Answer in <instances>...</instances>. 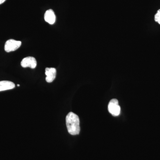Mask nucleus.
Returning <instances> with one entry per match:
<instances>
[{"label": "nucleus", "mask_w": 160, "mask_h": 160, "mask_svg": "<svg viewBox=\"0 0 160 160\" xmlns=\"http://www.w3.org/2000/svg\"><path fill=\"white\" fill-rule=\"evenodd\" d=\"M66 125L69 134L72 135L79 134L80 120L77 115L72 112H69L66 116Z\"/></svg>", "instance_id": "f257e3e1"}, {"label": "nucleus", "mask_w": 160, "mask_h": 160, "mask_svg": "<svg viewBox=\"0 0 160 160\" xmlns=\"http://www.w3.org/2000/svg\"><path fill=\"white\" fill-rule=\"evenodd\" d=\"M108 110L113 116L119 115L121 112V108L119 106L118 100L113 99L110 101L108 105Z\"/></svg>", "instance_id": "f03ea898"}, {"label": "nucleus", "mask_w": 160, "mask_h": 160, "mask_svg": "<svg viewBox=\"0 0 160 160\" xmlns=\"http://www.w3.org/2000/svg\"><path fill=\"white\" fill-rule=\"evenodd\" d=\"M22 45L21 41H16L13 39L8 40L5 45V50L6 52L14 51L19 49Z\"/></svg>", "instance_id": "7ed1b4c3"}, {"label": "nucleus", "mask_w": 160, "mask_h": 160, "mask_svg": "<svg viewBox=\"0 0 160 160\" xmlns=\"http://www.w3.org/2000/svg\"><path fill=\"white\" fill-rule=\"evenodd\" d=\"M21 66L23 68L30 67L31 69H34L37 66L36 60L32 57H28L24 58L21 62Z\"/></svg>", "instance_id": "20e7f679"}, {"label": "nucleus", "mask_w": 160, "mask_h": 160, "mask_svg": "<svg viewBox=\"0 0 160 160\" xmlns=\"http://www.w3.org/2000/svg\"><path fill=\"white\" fill-rule=\"evenodd\" d=\"M45 74L46 76V82L48 83L52 82L54 81L56 77V69L54 68H46Z\"/></svg>", "instance_id": "39448f33"}, {"label": "nucleus", "mask_w": 160, "mask_h": 160, "mask_svg": "<svg viewBox=\"0 0 160 160\" xmlns=\"http://www.w3.org/2000/svg\"><path fill=\"white\" fill-rule=\"evenodd\" d=\"M44 19L45 21L49 24L51 25L54 24L56 21V15L54 11L51 9L47 10L45 12Z\"/></svg>", "instance_id": "423d86ee"}, {"label": "nucleus", "mask_w": 160, "mask_h": 160, "mask_svg": "<svg viewBox=\"0 0 160 160\" xmlns=\"http://www.w3.org/2000/svg\"><path fill=\"white\" fill-rule=\"evenodd\" d=\"M15 85L13 82L10 81H0V92L5 91L13 89Z\"/></svg>", "instance_id": "0eeeda50"}, {"label": "nucleus", "mask_w": 160, "mask_h": 160, "mask_svg": "<svg viewBox=\"0 0 160 160\" xmlns=\"http://www.w3.org/2000/svg\"><path fill=\"white\" fill-rule=\"evenodd\" d=\"M154 20L155 22L160 25V9L158 10L157 12L155 15Z\"/></svg>", "instance_id": "6e6552de"}, {"label": "nucleus", "mask_w": 160, "mask_h": 160, "mask_svg": "<svg viewBox=\"0 0 160 160\" xmlns=\"http://www.w3.org/2000/svg\"><path fill=\"white\" fill-rule=\"evenodd\" d=\"M6 1V0H0V5L2 4V3H4Z\"/></svg>", "instance_id": "1a4fd4ad"}, {"label": "nucleus", "mask_w": 160, "mask_h": 160, "mask_svg": "<svg viewBox=\"0 0 160 160\" xmlns=\"http://www.w3.org/2000/svg\"><path fill=\"white\" fill-rule=\"evenodd\" d=\"M18 87H19V86H20V85H18Z\"/></svg>", "instance_id": "9d476101"}]
</instances>
